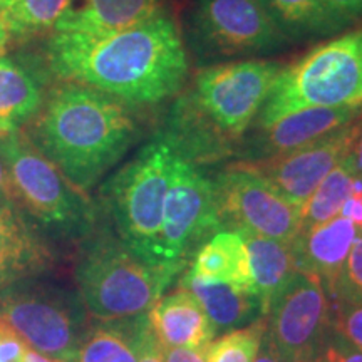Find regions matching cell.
Segmentation results:
<instances>
[{
    "label": "cell",
    "instance_id": "1",
    "mask_svg": "<svg viewBox=\"0 0 362 362\" xmlns=\"http://www.w3.org/2000/svg\"><path fill=\"white\" fill-rule=\"evenodd\" d=\"M47 61L67 83L89 86L131 106L175 96L188 76L183 39L163 12L110 35L52 33Z\"/></svg>",
    "mask_w": 362,
    "mask_h": 362
},
{
    "label": "cell",
    "instance_id": "2",
    "mask_svg": "<svg viewBox=\"0 0 362 362\" xmlns=\"http://www.w3.org/2000/svg\"><path fill=\"white\" fill-rule=\"evenodd\" d=\"M33 119L27 138L83 192L96 187L138 136L124 103L78 83L52 90Z\"/></svg>",
    "mask_w": 362,
    "mask_h": 362
},
{
    "label": "cell",
    "instance_id": "3",
    "mask_svg": "<svg viewBox=\"0 0 362 362\" xmlns=\"http://www.w3.org/2000/svg\"><path fill=\"white\" fill-rule=\"evenodd\" d=\"M282 71L277 61L248 59L205 67L175 103L163 129L185 160L200 165L233 155Z\"/></svg>",
    "mask_w": 362,
    "mask_h": 362
},
{
    "label": "cell",
    "instance_id": "4",
    "mask_svg": "<svg viewBox=\"0 0 362 362\" xmlns=\"http://www.w3.org/2000/svg\"><path fill=\"white\" fill-rule=\"evenodd\" d=\"M178 272L148 265L115 232L90 233L81 240L72 277L90 320L111 322L146 314L165 296Z\"/></svg>",
    "mask_w": 362,
    "mask_h": 362
},
{
    "label": "cell",
    "instance_id": "5",
    "mask_svg": "<svg viewBox=\"0 0 362 362\" xmlns=\"http://www.w3.org/2000/svg\"><path fill=\"white\" fill-rule=\"evenodd\" d=\"M175 156V146L160 131L101 189L117 238L138 259L163 269H171L163 260L161 223Z\"/></svg>",
    "mask_w": 362,
    "mask_h": 362
},
{
    "label": "cell",
    "instance_id": "6",
    "mask_svg": "<svg viewBox=\"0 0 362 362\" xmlns=\"http://www.w3.org/2000/svg\"><path fill=\"white\" fill-rule=\"evenodd\" d=\"M13 205L34 228L54 238L81 242L98 228V211L83 189L76 188L22 129L0 139Z\"/></svg>",
    "mask_w": 362,
    "mask_h": 362
},
{
    "label": "cell",
    "instance_id": "7",
    "mask_svg": "<svg viewBox=\"0 0 362 362\" xmlns=\"http://www.w3.org/2000/svg\"><path fill=\"white\" fill-rule=\"evenodd\" d=\"M362 106V30L329 40L282 67L257 128L310 107Z\"/></svg>",
    "mask_w": 362,
    "mask_h": 362
},
{
    "label": "cell",
    "instance_id": "8",
    "mask_svg": "<svg viewBox=\"0 0 362 362\" xmlns=\"http://www.w3.org/2000/svg\"><path fill=\"white\" fill-rule=\"evenodd\" d=\"M0 320L27 347L57 362H76L90 322L78 292L42 277L16 280L0 291Z\"/></svg>",
    "mask_w": 362,
    "mask_h": 362
},
{
    "label": "cell",
    "instance_id": "9",
    "mask_svg": "<svg viewBox=\"0 0 362 362\" xmlns=\"http://www.w3.org/2000/svg\"><path fill=\"white\" fill-rule=\"evenodd\" d=\"M221 230L215 183L176 151L163 208V260L181 272L194 252Z\"/></svg>",
    "mask_w": 362,
    "mask_h": 362
},
{
    "label": "cell",
    "instance_id": "10",
    "mask_svg": "<svg viewBox=\"0 0 362 362\" xmlns=\"http://www.w3.org/2000/svg\"><path fill=\"white\" fill-rule=\"evenodd\" d=\"M188 27L200 59L267 54L287 40L262 0H193Z\"/></svg>",
    "mask_w": 362,
    "mask_h": 362
},
{
    "label": "cell",
    "instance_id": "11",
    "mask_svg": "<svg viewBox=\"0 0 362 362\" xmlns=\"http://www.w3.org/2000/svg\"><path fill=\"white\" fill-rule=\"evenodd\" d=\"M265 319L284 362H317L332 336L330 298L320 279L304 270L293 272Z\"/></svg>",
    "mask_w": 362,
    "mask_h": 362
},
{
    "label": "cell",
    "instance_id": "12",
    "mask_svg": "<svg viewBox=\"0 0 362 362\" xmlns=\"http://www.w3.org/2000/svg\"><path fill=\"white\" fill-rule=\"evenodd\" d=\"M214 183L223 228L284 243L300 233V211L237 161L221 170Z\"/></svg>",
    "mask_w": 362,
    "mask_h": 362
},
{
    "label": "cell",
    "instance_id": "13",
    "mask_svg": "<svg viewBox=\"0 0 362 362\" xmlns=\"http://www.w3.org/2000/svg\"><path fill=\"white\" fill-rule=\"evenodd\" d=\"M354 121L282 155L255 161L240 160L237 163L265 180L280 197L302 214V208L315 188L349 153Z\"/></svg>",
    "mask_w": 362,
    "mask_h": 362
},
{
    "label": "cell",
    "instance_id": "14",
    "mask_svg": "<svg viewBox=\"0 0 362 362\" xmlns=\"http://www.w3.org/2000/svg\"><path fill=\"white\" fill-rule=\"evenodd\" d=\"M361 112L362 106L310 107L292 112L264 128H255L248 141L240 143L242 161L265 160L305 146L330 131L349 124Z\"/></svg>",
    "mask_w": 362,
    "mask_h": 362
},
{
    "label": "cell",
    "instance_id": "15",
    "mask_svg": "<svg viewBox=\"0 0 362 362\" xmlns=\"http://www.w3.org/2000/svg\"><path fill=\"white\" fill-rule=\"evenodd\" d=\"M357 235L359 228L342 215L300 232L291 242L297 270L317 275L330 297Z\"/></svg>",
    "mask_w": 362,
    "mask_h": 362
},
{
    "label": "cell",
    "instance_id": "16",
    "mask_svg": "<svg viewBox=\"0 0 362 362\" xmlns=\"http://www.w3.org/2000/svg\"><path fill=\"white\" fill-rule=\"evenodd\" d=\"M56 267V253L17 208H0V270L8 280L44 277Z\"/></svg>",
    "mask_w": 362,
    "mask_h": 362
},
{
    "label": "cell",
    "instance_id": "17",
    "mask_svg": "<svg viewBox=\"0 0 362 362\" xmlns=\"http://www.w3.org/2000/svg\"><path fill=\"white\" fill-rule=\"evenodd\" d=\"M161 12V0H74L52 33L110 35L143 24Z\"/></svg>",
    "mask_w": 362,
    "mask_h": 362
},
{
    "label": "cell",
    "instance_id": "18",
    "mask_svg": "<svg viewBox=\"0 0 362 362\" xmlns=\"http://www.w3.org/2000/svg\"><path fill=\"white\" fill-rule=\"evenodd\" d=\"M148 319L158 341L166 347L205 349L216 330L200 302L185 288L161 297L148 310Z\"/></svg>",
    "mask_w": 362,
    "mask_h": 362
},
{
    "label": "cell",
    "instance_id": "19",
    "mask_svg": "<svg viewBox=\"0 0 362 362\" xmlns=\"http://www.w3.org/2000/svg\"><path fill=\"white\" fill-rule=\"evenodd\" d=\"M189 272L206 282L228 284L253 293L250 255L238 232H218L194 252Z\"/></svg>",
    "mask_w": 362,
    "mask_h": 362
},
{
    "label": "cell",
    "instance_id": "20",
    "mask_svg": "<svg viewBox=\"0 0 362 362\" xmlns=\"http://www.w3.org/2000/svg\"><path fill=\"white\" fill-rule=\"evenodd\" d=\"M180 287L200 302L216 332H228L262 319L259 300L250 292L238 291L228 284L206 282L189 270L180 279Z\"/></svg>",
    "mask_w": 362,
    "mask_h": 362
},
{
    "label": "cell",
    "instance_id": "21",
    "mask_svg": "<svg viewBox=\"0 0 362 362\" xmlns=\"http://www.w3.org/2000/svg\"><path fill=\"white\" fill-rule=\"evenodd\" d=\"M245 240L253 277V296L260 305V314H269L272 302L297 270L291 243L252 233H240Z\"/></svg>",
    "mask_w": 362,
    "mask_h": 362
},
{
    "label": "cell",
    "instance_id": "22",
    "mask_svg": "<svg viewBox=\"0 0 362 362\" xmlns=\"http://www.w3.org/2000/svg\"><path fill=\"white\" fill-rule=\"evenodd\" d=\"M42 90L29 71L11 57H0V131L21 129L42 107Z\"/></svg>",
    "mask_w": 362,
    "mask_h": 362
},
{
    "label": "cell",
    "instance_id": "23",
    "mask_svg": "<svg viewBox=\"0 0 362 362\" xmlns=\"http://www.w3.org/2000/svg\"><path fill=\"white\" fill-rule=\"evenodd\" d=\"M269 16L287 39H309L342 29L327 0H262Z\"/></svg>",
    "mask_w": 362,
    "mask_h": 362
},
{
    "label": "cell",
    "instance_id": "24",
    "mask_svg": "<svg viewBox=\"0 0 362 362\" xmlns=\"http://www.w3.org/2000/svg\"><path fill=\"white\" fill-rule=\"evenodd\" d=\"M136 322L138 315L111 322L90 320L81 337L76 362H138Z\"/></svg>",
    "mask_w": 362,
    "mask_h": 362
},
{
    "label": "cell",
    "instance_id": "25",
    "mask_svg": "<svg viewBox=\"0 0 362 362\" xmlns=\"http://www.w3.org/2000/svg\"><path fill=\"white\" fill-rule=\"evenodd\" d=\"M356 176L346 163L337 165L315 188L309 202L302 208L300 232L315 228L325 221L336 218L341 214L342 205L354 192Z\"/></svg>",
    "mask_w": 362,
    "mask_h": 362
},
{
    "label": "cell",
    "instance_id": "26",
    "mask_svg": "<svg viewBox=\"0 0 362 362\" xmlns=\"http://www.w3.org/2000/svg\"><path fill=\"white\" fill-rule=\"evenodd\" d=\"M72 4L74 0H13L2 11L7 33L11 39H27L54 30Z\"/></svg>",
    "mask_w": 362,
    "mask_h": 362
},
{
    "label": "cell",
    "instance_id": "27",
    "mask_svg": "<svg viewBox=\"0 0 362 362\" xmlns=\"http://www.w3.org/2000/svg\"><path fill=\"white\" fill-rule=\"evenodd\" d=\"M267 319L255 320L247 327L223 332L203 349L206 362H253L265 336Z\"/></svg>",
    "mask_w": 362,
    "mask_h": 362
},
{
    "label": "cell",
    "instance_id": "28",
    "mask_svg": "<svg viewBox=\"0 0 362 362\" xmlns=\"http://www.w3.org/2000/svg\"><path fill=\"white\" fill-rule=\"evenodd\" d=\"M330 300L362 304V235L352 243L349 255L337 280L336 291L329 297Z\"/></svg>",
    "mask_w": 362,
    "mask_h": 362
},
{
    "label": "cell",
    "instance_id": "29",
    "mask_svg": "<svg viewBox=\"0 0 362 362\" xmlns=\"http://www.w3.org/2000/svg\"><path fill=\"white\" fill-rule=\"evenodd\" d=\"M330 325L337 337L362 352V304L330 300Z\"/></svg>",
    "mask_w": 362,
    "mask_h": 362
},
{
    "label": "cell",
    "instance_id": "30",
    "mask_svg": "<svg viewBox=\"0 0 362 362\" xmlns=\"http://www.w3.org/2000/svg\"><path fill=\"white\" fill-rule=\"evenodd\" d=\"M136 352H138V362H165L163 346L149 324L148 312L138 315L136 322Z\"/></svg>",
    "mask_w": 362,
    "mask_h": 362
},
{
    "label": "cell",
    "instance_id": "31",
    "mask_svg": "<svg viewBox=\"0 0 362 362\" xmlns=\"http://www.w3.org/2000/svg\"><path fill=\"white\" fill-rule=\"evenodd\" d=\"M24 341L0 320V362H24Z\"/></svg>",
    "mask_w": 362,
    "mask_h": 362
},
{
    "label": "cell",
    "instance_id": "32",
    "mask_svg": "<svg viewBox=\"0 0 362 362\" xmlns=\"http://www.w3.org/2000/svg\"><path fill=\"white\" fill-rule=\"evenodd\" d=\"M344 163L349 166L356 178L362 180V116L359 115L354 121V136H352V143L349 153L344 158Z\"/></svg>",
    "mask_w": 362,
    "mask_h": 362
},
{
    "label": "cell",
    "instance_id": "33",
    "mask_svg": "<svg viewBox=\"0 0 362 362\" xmlns=\"http://www.w3.org/2000/svg\"><path fill=\"white\" fill-rule=\"evenodd\" d=\"M327 6L342 25L362 13V0H327Z\"/></svg>",
    "mask_w": 362,
    "mask_h": 362
},
{
    "label": "cell",
    "instance_id": "34",
    "mask_svg": "<svg viewBox=\"0 0 362 362\" xmlns=\"http://www.w3.org/2000/svg\"><path fill=\"white\" fill-rule=\"evenodd\" d=\"M329 351L332 354L334 362H362V352L356 351L349 344L344 342L332 332L329 341Z\"/></svg>",
    "mask_w": 362,
    "mask_h": 362
},
{
    "label": "cell",
    "instance_id": "35",
    "mask_svg": "<svg viewBox=\"0 0 362 362\" xmlns=\"http://www.w3.org/2000/svg\"><path fill=\"white\" fill-rule=\"evenodd\" d=\"M165 362H206L202 349H188V347H166L163 346Z\"/></svg>",
    "mask_w": 362,
    "mask_h": 362
},
{
    "label": "cell",
    "instance_id": "36",
    "mask_svg": "<svg viewBox=\"0 0 362 362\" xmlns=\"http://www.w3.org/2000/svg\"><path fill=\"white\" fill-rule=\"evenodd\" d=\"M341 215L362 230V189H354L342 205Z\"/></svg>",
    "mask_w": 362,
    "mask_h": 362
},
{
    "label": "cell",
    "instance_id": "37",
    "mask_svg": "<svg viewBox=\"0 0 362 362\" xmlns=\"http://www.w3.org/2000/svg\"><path fill=\"white\" fill-rule=\"evenodd\" d=\"M0 208H16L11 192V183H8L7 166L0 155Z\"/></svg>",
    "mask_w": 362,
    "mask_h": 362
},
{
    "label": "cell",
    "instance_id": "38",
    "mask_svg": "<svg viewBox=\"0 0 362 362\" xmlns=\"http://www.w3.org/2000/svg\"><path fill=\"white\" fill-rule=\"evenodd\" d=\"M253 362H284L282 357L279 356L277 349H275V346L272 344L269 334H267V330H265L264 339H262V346H260L259 354H257L255 361H253Z\"/></svg>",
    "mask_w": 362,
    "mask_h": 362
},
{
    "label": "cell",
    "instance_id": "39",
    "mask_svg": "<svg viewBox=\"0 0 362 362\" xmlns=\"http://www.w3.org/2000/svg\"><path fill=\"white\" fill-rule=\"evenodd\" d=\"M8 40H11V35L7 33L6 22H4V13L2 8H0V57L4 56L8 47Z\"/></svg>",
    "mask_w": 362,
    "mask_h": 362
},
{
    "label": "cell",
    "instance_id": "40",
    "mask_svg": "<svg viewBox=\"0 0 362 362\" xmlns=\"http://www.w3.org/2000/svg\"><path fill=\"white\" fill-rule=\"evenodd\" d=\"M24 362H57V361H54V359H51V357H47V356L39 354L37 351L30 349V347L25 346Z\"/></svg>",
    "mask_w": 362,
    "mask_h": 362
},
{
    "label": "cell",
    "instance_id": "41",
    "mask_svg": "<svg viewBox=\"0 0 362 362\" xmlns=\"http://www.w3.org/2000/svg\"><path fill=\"white\" fill-rule=\"evenodd\" d=\"M317 362H334V359H332V354H330V351H329V344H327V347H325L324 354L320 356V359L317 361Z\"/></svg>",
    "mask_w": 362,
    "mask_h": 362
},
{
    "label": "cell",
    "instance_id": "42",
    "mask_svg": "<svg viewBox=\"0 0 362 362\" xmlns=\"http://www.w3.org/2000/svg\"><path fill=\"white\" fill-rule=\"evenodd\" d=\"M8 284H11V280H8L7 275L0 270V291H2V288H6Z\"/></svg>",
    "mask_w": 362,
    "mask_h": 362
},
{
    "label": "cell",
    "instance_id": "43",
    "mask_svg": "<svg viewBox=\"0 0 362 362\" xmlns=\"http://www.w3.org/2000/svg\"><path fill=\"white\" fill-rule=\"evenodd\" d=\"M12 2H13V0H0V8H2V11H4V8L11 6Z\"/></svg>",
    "mask_w": 362,
    "mask_h": 362
},
{
    "label": "cell",
    "instance_id": "44",
    "mask_svg": "<svg viewBox=\"0 0 362 362\" xmlns=\"http://www.w3.org/2000/svg\"><path fill=\"white\" fill-rule=\"evenodd\" d=\"M4 136H7V134H6V133H2V131H0V139H2Z\"/></svg>",
    "mask_w": 362,
    "mask_h": 362
}]
</instances>
